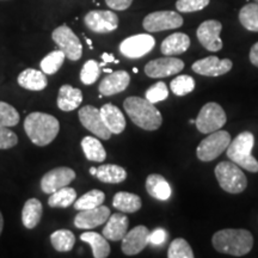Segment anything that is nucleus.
<instances>
[{
    "mask_svg": "<svg viewBox=\"0 0 258 258\" xmlns=\"http://www.w3.org/2000/svg\"><path fill=\"white\" fill-rule=\"evenodd\" d=\"M170 88L171 91L175 93L176 96H185L194 91V89H195V80H194L192 77L182 74V76H178L175 79H172V82L170 83Z\"/></svg>",
    "mask_w": 258,
    "mask_h": 258,
    "instance_id": "nucleus-36",
    "label": "nucleus"
},
{
    "mask_svg": "<svg viewBox=\"0 0 258 258\" xmlns=\"http://www.w3.org/2000/svg\"><path fill=\"white\" fill-rule=\"evenodd\" d=\"M50 243L59 252H69L76 244V235L70 230H57L51 233Z\"/></svg>",
    "mask_w": 258,
    "mask_h": 258,
    "instance_id": "nucleus-31",
    "label": "nucleus"
},
{
    "mask_svg": "<svg viewBox=\"0 0 258 258\" xmlns=\"http://www.w3.org/2000/svg\"><path fill=\"white\" fill-rule=\"evenodd\" d=\"M82 148L84 154L91 161H97V163H102L105 160L106 152L105 148L98 139L95 137H85L82 140Z\"/></svg>",
    "mask_w": 258,
    "mask_h": 258,
    "instance_id": "nucleus-30",
    "label": "nucleus"
},
{
    "mask_svg": "<svg viewBox=\"0 0 258 258\" xmlns=\"http://www.w3.org/2000/svg\"><path fill=\"white\" fill-rule=\"evenodd\" d=\"M156 46V40L152 35L139 34L125 38L121 42L120 51L128 59H139L147 55Z\"/></svg>",
    "mask_w": 258,
    "mask_h": 258,
    "instance_id": "nucleus-10",
    "label": "nucleus"
},
{
    "mask_svg": "<svg viewBox=\"0 0 258 258\" xmlns=\"http://www.w3.org/2000/svg\"><path fill=\"white\" fill-rule=\"evenodd\" d=\"M190 47V37L183 32H175L161 42L160 50L164 55L173 56L185 53Z\"/></svg>",
    "mask_w": 258,
    "mask_h": 258,
    "instance_id": "nucleus-22",
    "label": "nucleus"
},
{
    "mask_svg": "<svg viewBox=\"0 0 258 258\" xmlns=\"http://www.w3.org/2000/svg\"><path fill=\"white\" fill-rule=\"evenodd\" d=\"M254 145V137L251 132H243L238 134L228 145L226 154L231 161L243 167L249 172H258V160L252 156V148Z\"/></svg>",
    "mask_w": 258,
    "mask_h": 258,
    "instance_id": "nucleus-4",
    "label": "nucleus"
},
{
    "mask_svg": "<svg viewBox=\"0 0 258 258\" xmlns=\"http://www.w3.org/2000/svg\"><path fill=\"white\" fill-rule=\"evenodd\" d=\"M167 237L166 231L164 228H156L150 234V244L152 245H161L165 241Z\"/></svg>",
    "mask_w": 258,
    "mask_h": 258,
    "instance_id": "nucleus-43",
    "label": "nucleus"
},
{
    "mask_svg": "<svg viewBox=\"0 0 258 258\" xmlns=\"http://www.w3.org/2000/svg\"><path fill=\"white\" fill-rule=\"evenodd\" d=\"M169 258H194V252L191 246L188 241L183 238H176L170 244L169 251H167Z\"/></svg>",
    "mask_w": 258,
    "mask_h": 258,
    "instance_id": "nucleus-37",
    "label": "nucleus"
},
{
    "mask_svg": "<svg viewBox=\"0 0 258 258\" xmlns=\"http://www.w3.org/2000/svg\"><path fill=\"white\" fill-rule=\"evenodd\" d=\"M53 41L57 44V47L63 51L67 59L71 61H78L83 55L82 42L72 31V29L66 24L60 25L51 34Z\"/></svg>",
    "mask_w": 258,
    "mask_h": 258,
    "instance_id": "nucleus-8",
    "label": "nucleus"
},
{
    "mask_svg": "<svg viewBox=\"0 0 258 258\" xmlns=\"http://www.w3.org/2000/svg\"><path fill=\"white\" fill-rule=\"evenodd\" d=\"M79 120L88 131L95 134L97 138L103 140H109L111 132L106 127L103 121L101 110L93 105H85L79 110Z\"/></svg>",
    "mask_w": 258,
    "mask_h": 258,
    "instance_id": "nucleus-11",
    "label": "nucleus"
},
{
    "mask_svg": "<svg viewBox=\"0 0 258 258\" xmlns=\"http://www.w3.org/2000/svg\"><path fill=\"white\" fill-rule=\"evenodd\" d=\"M128 225L129 220L124 213H115L106 220L103 228V235L111 241L122 240V238L128 232Z\"/></svg>",
    "mask_w": 258,
    "mask_h": 258,
    "instance_id": "nucleus-20",
    "label": "nucleus"
},
{
    "mask_svg": "<svg viewBox=\"0 0 258 258\" xmlns=\"http://www.w3.org/2000/svg\"><path fill=\"white\" fill-rule=\"evenodd\" d=\"M18 144V138L16 133L10 131L9 127L0 125V150H9Z\"/></svg>",
    "mask_w": 258,
    "mask_h": 258,
    "instance_id": "nucleus-42",
    "label": "nucleus"
},
{
    "mask_svg": "<svg viewBox=\"0 0 258 258\" xmlns=\"http://www.w3.org/2000/svg\"><path fill=\"white\" fill-rule=\"evenodd\" d=\"M77 191L70 186H63L55 192L51 194V196L48 200V205L53 208H67L72 206L76 202Z\"/></svg>",
    "mask_w": 258,
    "mask_h": 258,
    "instance_id": "nucleus-32",
    "label": "nucleus"
},
{
    "mask_svg": "<svg viewBox=\"0 0 258 258\" xmlns=\"http://www.w3.org/2000/svg\"><path fill=\"white\" fill-rule=\"evenodd\" d=\"M101 76V66L96 60H89L83 66L80 72V80L85 85H91Z\"/></svg>",
    "mask_w": 258,
    "mask_h": 258,
    "instance_id": "nucleus-39",
    "label": "nucleus"
},
{
    "mask_svg": "<svg viewBox=\"0 0 258 258\" xmlns=\"http://www.w3.org/2000/svg\"><path fill=\"white\" fill-rule=\"evenodd\" d=\"M25 133L32 144L47 146L59 134L60 123L56 117L44 112H31L24 121Z\"/></svg>",
    "mask_w": 258,
    "mask_h": 258,
    "instance_id": "nucleus-2",
    "label": "nucleus"
},
{
    "mask_svg": "<svg viewBox=\"0 0 258 258\" xmlns=\"http://www.w3.org/2000/svg\"><path fill=\"white\" fill-rule=\"evenodd\" d=\"M145 96H146V99L154 104V103L165 101L167 97H169V90H167L165 83L158 82L147 90Z\"/></svg>",
    "mask_w": 258,
    "mask_h": 258,
    "instance_id": "nucleus-41",
    "label": "nucleus"
},
{
    "mask_svg": "<svg viewBox=\"0 0 258 258\" xmlns=\"http://www.w3.org/2000/svg\"><path fill=\"white\" fill-rule=\"evenodd\" d=\"M96 177L103 183L118 184L127 178V171L122 166L114 165V164H105V165L97 167Z\"/></svg>",
    "mask_w": 258,
    "mask_h": 258,
    "instance_id": "nucleus-28",
    "label": "nucleus"
},
{
    "mask_svg": "<svg viewBox=\"0 0 258 258\" xmlns=\"http://www.w3.org/2000/svg\"><path fill=\"white\" fill-rule=\"evenodd\" d=\"M222 30V24L215 19L205 21L200 25L196 35L198 40L205 49L209 51H219L222 49V41L220 38V32Z\"/></svg>",
    "mask_w": 258,
    "mask_h": 258,
    "instance_id": "nucleus-13",
    "label": "nucleus"
},
{
    "mask_svg": "<svg viewBox=\"0 0 258 258\" xmlns=\"http://www.w3.org/2000/svg\"><path fill=\"white\" fill-rule=\"evenodd\" d=\"M211 0H177L176 9L178 12L190 14V12L201 11L207 8Z\"/></svg>",
    "mask_w": 258,
    "mask_h": 258,
    "instance_id": "nucleus-40",
    "label": "nucleus"
},
{
    "mask_svg": "<svg viewBox=\"0 0 258 258\" xmlns=\"http://www.w3.org/2000/svg\"><path fill=\"white\" fill-rule=\"evenodd\" d=\"M76 179V172L70 167H56L50 170L41 179V189L44 194H53L63 186H67Z\"/></svg>",
    "mask_w": 258,
    "mask_h": 258,
    "instance_id": "nucleus-16",
    "label": "nucleus"
},
{
    "mask_svg": "<svg viewBox=\"0 0 258 258\" xmlns=\"http://www.w3.org/2000/svg\"><path fill=\"white\" fill-rule=\"evenodd\" d=\"M96 172H97V167H90V173H91L92 176H96Z\"/></svg>",
    "mask_w": 258,
    "mask_h": 258,
    "instance_id": "nucleus-48",
    "label": "nucleus"
},
{
    "mask_svg": "<svg viewBox=\"0 0 258 258\" xmlns=\"http://www.w3.org/2000/svg\"><path fill=\"white\" fill-rule=\"evenodd\" d=\"M111 215L110 209L105 206H98L96 208L79 211L74 219V226L80 230H92L105 224Z\"/></svg>",
    "mask_w": 258,
    "mask_h": 258,
    "instance_id": "nucleus-18",
    "label": "nucleus"
},
{
    "mask_svg": "<svg viewBox=\"0 0 258 258\" xmlns=\"http://www.w3.org/2000/svg\"><path fill=\"white\" fill-rule=\"evenodd\" d=\"M146 191L153 199L159 200V201H166L170 199L172 190H171L169 182L163 176L152 173L146 179Z\"/></svg>",
    "mask_w": 258,
    "mask_h": 258,
    "instance_id": "nucleus-25",
    "label": "nucleus"
},
{
    "mask_svg": "<svg viewBox=\"0 0 258 258\" xmlns=\"http://www.w3.org/2000/svg\"><path fill=\"white\" fill-rule=\"evenodd\" d=\"M249 57H250L251 63H252L253 66L258 67V42H257V43H254L252 47H251Z\"/></svg>",
    "mask_w": 258,
    "mask_h": 258,
    "instance_id": "nucleus-45",
    "label": "nucleus"
},
{
    "mask_svg": "<svg viewBox=\"0 0 258 258\" xmlns=\"http://www.w3.org/2000/svg\"><path fill=\"white\" fill-rule=\"evenodd\" d=\"M102 59H103V62L99 63V66H101V67L105 66V64L109 63V62H115V56L111 55V54H109V53H103L102 54Z\"/></svg>",
    "mask_w": 258,
    "mask_h": 258,
    "instance_id": "nucleus-46",
    "label": "nucleus"
},
{
    "mask_svg": "<svg viewBox=\"0 0 258 258\" xmlns=\"http://www.w3.org/2000/svg\"><path fill=\"white\" fill-rule=\"evenodd\" d=\"M239 22L246 30L258 32V4L249 3L239 11Z\"/></svg>",
    "mask_w": 258,
    "mask_h": 258,
    "instance_id": "nucleus-34",
    "label": "nucleus"
},
{
    "mask_svg": "<svg viewBox=\"0 0 258 258\" xmlns=\"http://www.w3.org/2000/svg\"><path fill=\"white\" fill-rule=\"evenodd\" d=\"M184 23L183 17L175 11H157L144 18V29L148 32H159L180 28Z\"/></svg>",
    "mask_w": 258,
    "mask_h": 258,
    "instance_id": "nucleus-9",
    "label": "nucleus"
},
{
    "mask_svg": "<svg viewBox=\"0 0 258 258\" xmlns=\"http://www.w3.org/2000/svg\"><path fill=\"white\" fill-rule=\"evenodd\" d=\"M106 5L115 11H124L132 5L133 0H105Z\"/></svg>",
    "mask_w": 258,
    "mask_h": 258,
    "instance_id": "nucleus-44",
    "label": "nucleus"
},
{
    "mask_svg": "<svg viewBox=\"0 0 258 258\" xmlns=\"http://www.w3.org/2000/svg\"><path fill=\"white\" fill-rule=\"evenodd\" d=\"M123 108L132 122L145 131H157L163 123L160 111L146 98L128 97L123 102Z\"/></svg>",
    "mask_w": 258,
    "mask_h": 258,
    "instance_id": "nucleus-3",
    "label": "nucleus"
},
{
    "mask_svg": "<svg viewBox=\"0 0 258 258\" xmlns=\"http://www.w3.org/2000/svg\"><path fill=\"white\" fill-rule=\"evenodd\" d=\"M254 3H257V4H258V0H254Z\"/></svg>",
    "mask_w": 258,
    "mask_h": 258,
    "instance_id": "nucleus-51",
    "label": "nucleus"
},
{
    "mask_svg": "<svg viewBox=\"0 0 258 258\" xmlns=\"http://www.w3.org/2000/svg\"><path fill=\"white\" fill-rule=\"evenodd\" d=\"M42 213H43V208H42L40 200L29 199L24 203L23 211H22V222L29 230L35 228L40 224Z\"/></svg>",
    "mask_w": 258,
    "mask_h": 258,
    "instance_id": "nucleus-27",
    "label": "nucleus"
},
{
    "mask_svg": "<svg viewBox=\"0 0 258 258\" xmlns=\"http://www.w3.org/2000/svg\"><path fill=\"white\" fill-rule=\"evenodd\" d=\"M150 230L144 225L137 226L133 230L127 232L122 238V252L127 256L140 253L150 244Z\"/></svg>",
    "mask_w": 258,
    "mask_h": 258,
    "instance_id": "nucleus-15",
    "label": "nucleus"
},
{
    "mask_svg": "<svg viewBox=\"0 0 258 258\" xmlns=\"http://www.w3.org/2000/svg\"><path fill=\"white\" fill-rule=\"evenodd\" d=\"M19 112L11 104L0 102V125L2 127H14L19 122Z\"/></svg>",
    "mask_w": 258,
    "mask_h": 258,
    "instance_id": "nucleus-38",
    "label": "nucleus"
},
{
    "mask_svg": "<svg viewBox=\"0 0 258 258\" xmlns=\"http://www.w3.org/2000/svg\"><path fill=\"white\" fill-rule=\"evenodd\" d=\"M17 82L22 88L30 90V91H42L48 85L46 73L32 69L24 70L18 76Z\"/></svg>",
    "mask_w": 258,
    "mask_h": 258,
    "instance_id": "nucleus-24",
    "label": "nucleus"
},
{
    "mask_svg": "<svg viewBox=\"0 0 258 258\" xmlns=\"http://www.w3.org/2000/svg\"><path fill=\"white\" fill-rule=\"evenodd\" d=\"M184 69V61L173 56L159 57L150 61L145 66V73L150 78H166Z\"/></svg>",
    "mask_w": 258,
    "mask_h": 258,
    "instance_id": "nucleus-14",
    "label": "nucleus"
},
{
    "mask_svg": "<svg viewBox=\"0 0 258 258\" xmlns=\"http://www.w3.org/2000/svg\"><path fill=\"white\" fill-rule=\"evenodd\" d=\"M99 110H101L103 121H104L105 125L112 134H121L124 131V115L117 106L111 104V103H108V104L103 105Z\"/></svg>",
    "mask_w": 258,
    "mask_h": 258,
    "instance_id": "nucleus-21",
    "label": "nucleus"
},
{
    "mask_svg": "<svg viewBox=\"0 0 258 258\" xmlns=\"http://www.w3.org/2000/svg\"><path fill=\"white\" fill-rule=\"evenodd\" d=\"M104 72H106V73H111L112 71H111L110 69H106V70H104Z\"/></svg>",
    "mask_w": 258,
    "mask_h": 258,
    "instance_id": "nucleus-50",
    "label": "nucleus"
},
{
    "mask_svg": "<svg viewBox=\"0 0 258 258\" xmlns=\"http://www.w3.org/2000/svg\"><path fill=\"white\" fill-rule=\"evenodd\" d=\"M86 42H88V44L90 46V48H91V49H92V42H91V40H90V38H86Z\"/></svg>",
    "mask_w": 258,
    "mask_h": 258,
    "instance_id": "nucleus-49",
    "label": "nucleus"
},
{
    "mask_svg": "<svg viewBox=\"0 0 258 258\" xmlns=\"http://www.w3.org/2000/svg\"><path fill=\"white\" fill-rule=\"evenodd\" d=\"M105 201V195L104 192L101 191L98 189L90 190L86 194H84L83 196H80L78 200H76L74 202V208L77 211H84V209H91L96 208L98 206H102Z\"/></svg>",
    "mask_w": 258,
    "mask_h": 258,
    "instance_id": "nucleus-33",
    "label": "nucleus"
},
{
    "mask_svg": "<svg viewBox=\"0 0 258 258\" xmlns=\"http://www.w3.org/2000/svg\"><path fill=\"white\" fill-rule=\"evenodd\" d=\"M84 23L90 30L97 34H108L117 29L118 17L115 12L106 10H96L90 11L84 18Z\"/></svg>",
    "mask_w": 258,
    "mask_h": 258,
    "instance_id": "nucleus-12",
    "label": "nucleus"
},
{
    "mask_svg": "<svg viewBox=\"0 0 258 258\" xmlns=\"http://www.w3.org/2000/svg\"><path fill=\"white\" fill-rule=\"evenodd\" d=\"M227 122V116L220 104L211 102L205 104L195 120L196 128L202 134H211L221 129Z\"/></svg>",
    "mask_w": 258,
    "mask_h": 258,
    "instance_id": "nucleus-6",
    "label": "nucleus"
},
{
    "mask_svg": "<svg viewBox=\"0 0 258 258\" xmlns=\"http://www.w3.org/2000/svg\"><path fill=\"white\" fill-rule=\"evenodd\" d=\"M231 143V135L226 131H219L208 134L200 143L196 150V156L201 161L215 160L222 152L227 150Z\"/></svg>",
    "mask_w": 258,
    "mask_h": 258,
    "instance_id": "nucleus-7",
    "label": "nucleus"
},
{
    "mask_svg": "<svg viewBox=\"0 0 258 258\" xmlns=\"http://www.w3.org/2000/svg\"><path fill=\"white\" fill-rule=\"evenodd\" d=\"M212 244L218 252L241 257L252 250L253 237L251 232L246 230L226 228L214 233Z\"/></svg>",
    "mask_w": 258,
    "mask_h": 258,
    "instance_id": "nucleus-1",
    "label": "nucleus"
},
{
    "mask_svg": "<svg viewBox=\"0 0 258 258\" xmlns=\"http://www.w3.org/2000/svg\"><path fill=\"white\" fill-rule=\"evenodd\" d=\"M112 205L122 213H135L140 211L143 202H141L140 196H138L137 194L120 191L115 194L114 199H112Z\"/></svg>",
    "mask_w": 258,
    "mask_h": 258,
    "instance_id": "nucleus-29",
    "label": "nucleus"
},
{
    "mask_svg": "<svg viewBox=\"0 0 258 258\" xmlns=\"http://www.w3.org/2000/svg\"><path fill=\"white\" fill-rule=\"evenodd\" d=\"M3 228H4V218H3L2 212H0V234H2Z\"/></svg>",
    "mask_w": 258,
    "mask_h": 258,
    "instance_id": "nucleus-47",
    "label": "nucleus"
},
{
    "mask_svg": "<svg viewBox=\"0 0 258 258\" xmlns=\"http://www.w3.org/2000/svg\"><path fill=\"white\" fill-rule=\"evenodd\" d=\"M131 83V76L125 71H115L106 76L99 84L98 90L103 96H112L124 91Z\"/></svg>",
    "mask_w": 258,
    "mask_h": 258,
    "instance_id": "nucleus-19",
    "label": "nucleus"
},
{
    "mask_svg": "<svg viewBox=\"0 0 258 258\" xmlns=\"http://www.w3.org/2000/svg\"><path fill=\"white\" fill-rule=\"evenodd\" d=\"M80 239L91 246L95 258H106L110 254V244L104 235L97 232H85L80 235Z\"/></svg>",
    "mask_w": 258,
    "mask_h": 258,
    "instance_id": "nucleus-26",
    "label": "nucleus"
},
{
    "mask_svg": "<svg viewBox=\"0 0 258 258\" xmlns=\"http://www.w3.org/2000/svg\"><path fill=\"white\" fill-rule=\"evenodd\" d=\"M215 177L222 190L228 194H240L247 186V178L240 166L233 161H221L215 167Z\"/></svg>",
    "mask_w": 258,
    "mask_h": 258,
    "instance_id": "nucleus-5",
    "label": "nucleus"
},
{
    "mask_svg": "<svg viewBox=\"0 0 258 258\" xmlns=\"http://www.w3.org/2000/svg\"><path fill=\"white\" fill-rule=\"evenodd\" d=\"M232 67H233V62L230 59H219L218 56L211 55L195 61L192 63L191 70L201 76L219 77L230 72Z\"/></svg>",
    "mask_w": 258,
    "mask_h": 258,
    "instance_id": "nucleus-17",
    "label": "nucleus"
},
{
    "mask_svg": "<svg viewBox=\"0 0 258 258\" xmlns=\"http://www.w3.org/2000/svg\"><path fill=\"white\" fill-rule=\"evenodd\" d=\"M83 102V92L71 85H62L57 96V106L62 111H72L79 108Z\"/></svg>",
    "mask_w": 258,
    "mask_h": 258,
    "instance_id": "nucleus-23",
    "label": "nucleus"
},
{
    "mask_svg": "<svg viewBox=\"0 0 258 258\" xmlns=\"http://www.w3.org/2000/svg\"><path fill=\"white\" fill-rule=\"evenodd\" d=\"M64 53L61 49L54 50L41 61V70L46 74H54L61 69L64 61Z\"/></svg>",
    "mask_w": 258,
    "mask_h": 258,
    "instance_id": "nucleus-35",
    "label": "nucleus"
}]
</instances>
